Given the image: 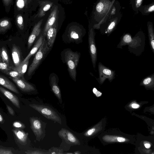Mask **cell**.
Instances as JSON below:
<instances>
[{"label":"cell","mask_w":154,"mask_h":154,"mask_svg":"<svg viewBox=\"0 0 154 154\" xmlns=\"http://www.w3.org/2000/svg\"><path fill=\"white\" fill-rule=\"evenodd\" d=\"M11 55L15 67L18 66L22 62L21 53L19 48L13 44L11 50Z\"/></svg>","instance_id":"cell-13"},{"label":"cell","mask_w":154,"mask_h":154,"mask_svg":"<svg viewBox=\"0 0 154 154\" xmlns=\"http://www.w3.org/2000/svg\"><path fill=\"white\" fill-rule=\"evenodd\" d=\"M10 23L7 20H4L0 22V32L7 29L9 27Z\"/></svg>","instance_id":"cell-27"},{"label":"cell","mask_w":154,"mask_h":154,"mask_svg":"<svg viewBox=\"0 0 154 154\" xmlns=\"http://www.w3.org/2000/svg\"><path fill=\"white\" fill-rule=\"evenodd\" d=\"M111 2L109 0H101L98 3L96 7L97 14L102 15L110 9Z\"/></svg>","instance_id":"cell-10"},{"label":"cell","mask_w":154,"mask_h":154,"mask_svg":"<svg viewBox=\"0 0 154 154\" xmlns=\"http://www.w3.org/2000/svg\"><path fill=\"white\" fill-rule=\"evenodd\" d=\"M154 82V75L149 76L144 79L142 84L144 85H152Z\"/></svg>","instance_id":"cell-29"},{"label":"cell","mask_w":154,"mask_h":154,"mask_svg":"<svg viewBox=\"0 0 154 154\" xmlns=\"http://www.w3.org/2000/svg\"><path fill=\"white\" fill-rule=\"evenodd\" d=\"M131 36L128 34L125 35L123 37L121 44L125 45L130 43L132 41Z\"/></svg>","instance_id":"cell-30"},{"label":"cell","mask_w":154,"mask_h":154,"mask_svg":"<svg viewBox=\"0 0 154 154\" xmlns=\"http://www.w3.org/2000/svg\"><path fill=\"white\" fill-rule=\"evenodd\" d=\"M0 85L16 93L19 94L18 90L14 84L7 78L1 75H0Z\"/></svg>","instance_id":"cell-16"},{"label":"cell","mask_w":154,"mask_h":154,"mask_svg":"<svg viewBox=\"0 0 154 154\" xmlns=\"http://www.w3.org/2000/svg\"><path fill=\"white\" fill-rule=\"evenodd\" d=\"M57 7L55 6L51 11L48 20L44 27L43 35L45 37L48 29L52 26L54 24L57 18Z\"/></svg>","instance_id":"cell-9"},{"label":"cell","mask_w":154,"mask_h":154,"mask_svg":"<svg viewBox=\"0 0 154 154\" xmlns=\"http://www.w3.org/2000/svg\"><path fill=\"white\" fill-rule=\"evenodd\" d=\"M4 121L3 118L0 113V122L2 123Z\"/></svg>","instance_id":"cell-44"},{"label":"cell","mask_w":154,"mask_h":154,"mask_svg":"<svg viewBox=\"0 0 154 154\" xmlns=\"http://www.w3.org/2000/svg\"><path fill=\"white\" fill-rule=\"evenodd\" d=\"M17 141L20 143L25 145L27 143L28 133L21 129H14L12 130Z\"/></svg>","instance_id":"cell-14"},{"label":"cell","mask_w":154,"mask_h":154,"mask_svg":"<svg viewBox=\"0 0 154 154\" xmlns=\"http://www.w3.org/2000/svg\"><path fill=\"white\" fill-rule=\"evenodd\" d=\"M25 153L27 154H48V152H44L39 150H28L25 152Z\"/></svg>","instance_id":"cell-34"},{"label":"cell","mask_w":154,"mask_h":154,"mask_svg":"<svg viewBox=\"0 0 154 154\" xmlns=\"http://www.w3.org/2000/svg\"><path fill=\"white\" fill-rule=\"evenodd\" d=\"M49 152L48 154H63L62 150L58 149L57 148H54L52 149L49 150Z\"/></svg>","instance_id":"cell-35"},{"label":"cell","mask_w":154,"mask_h":154,"mask_svg":"<svg viewBox=\"0 0 154 154\" xmlns=\"http://www.w3.org/2000/svg\"><path fill=\"white\" fill-rule=\"evenodd\" d=\"M70 37L73 39H78L79 37L78 33L74 31H72L70 33Z\"/></svg>","instance_id":"cell-36"},{"label":"cell","mask_w":154,"mask_h":154,"mask_svg":"<svg viewBox=\"0 0 154 154\" xmlns=\"http://www.w3.org/2000/svg\"><path fill=\"white\" fill-rule=\"evenodd\" d=\"M117 140L119 142H123L125 141L126 139L124 137H118L117 138Z\"/></svg>","instance_id":"cell-41"},{"label":"cell","mask_w":154,"mask_h":154,"mask_svg":"<svg viewBox=\"0 0 154 154\" xmlns=\"http://www.w3.org/2000/svg\"><path fill=\"white\" fill-rule=\"evenodd\" d=\"M59 136L64 139L67 143L73 145H80L79 140L72 132L69 130L62 128L58 132Z\"/></svg>","instance_id":"cell-4"},{"label":"cell","mask_w":154,"mask_h":154,"mask_svg":"<svg viewBox=\"0 0 154 154\" xmlns=\"http://www.w3.org/2000/svg\"><path fill=\"white\" fill-rule=\"evenodd\" d=\"M39 3L40 8L37 16L38 17H43L50 9L53 5V2L50 1H40Z\"/></svg>","instance_id":"cell-17"},{"label":"cell","mask_w":154,"mask_h":154,"mask_svg":"<svg viewBox=\"0 0 154 154\" xmlns=\"http://www.w3.org/2000/svg\"><path fill=\"white\" fill-rule=\"evenodd\" d=\"M17 22L19 27L21 29H23V18L22 16H18L17 19Z\"/></svg>","instance_id":"cell-31"},{"label":"cell","mask_w":154,"mask_h":154,"mask_svg":"<svg viewBox=\"0 0 154 154\" xmlns=\"http://www.w3.org/2000/svg\"><path fill=\"white\" fill-rule=\"evenodd\" d=\"M142 14L146 15L153 12L154 11V4L152 3L148 5L141 6L139 9Z\"/></svg>","instance_id":"cell-22"},{"label":"cell","mask_w":154,"mask_h":154,"mask_svg":"<svg viewBox=\"0 0 154 154\" xmlns=\"http://www.w3.org/2000/svg\"><path fill=\"white\" fill-rule=\"evenodd\" d=\"M10 78L16 84L18 87L22 91L25 92H29L34 91L35 89L31 84L26 82L21 78Z\"/></svg>","instance_id":"cell-8"},{"label":"cell","mask_w":154,"mask_h":154,"mask_svg":"<svg viewBox=\"0 0 154 154\" xmlns=\"http://www.w3.org/2000/svg\"><path fill=\"white\" fill-rule=\"evenodd\" d=\"M43 20H41L34 26L32 33L29 36L28 42V47L29 49L36 37H37L41 32V27Z\"/></svg>","instance_id":"cell-11"},{"label":"cell","mask_w":154,"mask_h":154,"mask_svg":"<svg viewBox=\"0 0 154 154\" xmlns=\"http://www.w3.org/2000/svg\"><path fill=\"white\" fill-rule=\"evenodd\" d=\"M98 69L99 74V79L101 83H103L106 79L110 81L113 79L114 72L106 68L101 63H99L98 64Z\"/></svg>","instance_id":"cell-5"},{"label":"cell","mask_w":154,"mask_h":154,"mask_svg":"<svg viewBox=\"0 0 154 154\" xmlns=\"http://www.w3.org/2000/svg\"><path fill=\"white\" fill-rule=\"evenodd\" d=\"M30 128L36 137V140L39 139L43 133L42 123L37 117H30Z\"/></svg>","instance_id":"cell-7"},{"label":"cell","mask_w":154,"mask_h":154,"mask_svg":"<svg viewBox=\"0 0 154 154\" xmlns=\"http://www.w3.org/2000/svg\"><path fill=\"white\" fill-rule=\"evenodd\" d=\"M5 74L13 78H19L23 76L18 72L13 70L7 72Z\"/></svg>","instance_id":"cell-28"},{"label":"cell","mask_w":154,"mask_h":154,"mask_svg":"<svg viewBox=\"0 0 154 154\" xmlns=\"http://www.w3.org/2000/svg\"><path fill=\"white\" fill-rule=\"evenodd\" d=\"M143 0H131V3L133 9L138 12L140 7L142 6Z\"/></svg>","instance_id":"cell-25"},{"label":"cell","mask_w":154,"mask_h":154,"mask_svg":"<svg viewBox=\"0 0 154 154\" xmlns=\"http://www.w3.org/2000/svg\"><path fill=\"white\" fill-rule=\"evenodd\" d=\"M118 17H116L112 19L106 29L107 32L110 33L115 27L118 21Z\"/></svg>","instance_id":"cell-24"},{"label":"cell","mask_w":154,"mask_h":154,"mask_svg":"<svg viewBox=\"0 0 154 154\" xmlns=\"http://www.w3.org/2000/svg\"><path fill=\"white\" fill-rule=\"evenodd\" d=\"M79 54L78 53L70 50L67 51L65 54V59L69 72L71 77L75 81H76V68L79 62Z\"/></svg>","instance_id":"cell-1"},{"label":"cell","mask_w":154,"mask_h":154,"mask_svg":"<svg viewBox=\"0 0 154 154\" xmlns=\"http://www.w3.org/2000/svg\"><path fill=\"white\" fill-rule=\"evenodd\" d=\"M50 48L48 45L47 41L44 38L41 45L35 54L32 63L29 68L27 72L28 76L30 75L36 69Z\"/></svg>","instance_id":"cell-2"},{"label":"cell","mask_w":154,"mask_h":154,"mask_svg":"<svg viewBox=\"0 0 154 154\" xmlns=\"http://www.w3.org/2000/svg\"><path fill=\"white\" fill-rule=\"evenodd\" d=\"M90 53L94 68H95L97 60V49L94 42V31L92 28L90 30L88 37Z\"/></svg>","instance_id":"cell-6"},{"label":"cell","mask_w":154,"mask_h":154,"mask_svg":"<svg viewBox=\"0 0 154 154\" xmlns=\"http://www.w3.org/2000/svg\"><path fill=\"white\" fill-rule=\"evenodd\" d=\"M81 153V152L79 151H75L74 153L75 154H80Z\"/></svg>","instance_id":"cell-45"},{"label":"cell","mask_w":154,"mask_h":154,"mask_svg":"<svg viewBox=\"0 0 154 154\" xmlns=\"http://www.w3.org/2000/svg\"><path fill=\"white\" fill-rule=\"evenodd\" d=\"M93 93L96 95L97 97H100L102 94V93L99 91H98L95 88H93Z\"/></svg>","instance_id":"cell-40"},{"label":"cell","mask_w":154,"mask_h":154,"mask_svg":"<svg viewBox=\"0 0 154 154\" xmlns=\"http://www.w3.org/2000/svg\"><path fill=\"white\" fill-rule=\"evenodd\" d=\"M29 62V60L22 62L17 67H13L12 70L18 72L23 76L27 70Z\"/></svg>","instance_id":"cell-21"},{"label":"cell","mask_w":154,"mask_h":154,"mask_svg":"<svg viewBox=\"0 0 154 154\" xmlns=\"http://www.w3.org/2000/svg\"><path fill=\"white\" fill-rule=\"evenodd\" d=\"M148 34L151 46L154 52V34L152 23L149 21L147 23Z\"/></svg>","instance_id":"cell-20"},{"label":"cell","mask_w":154,"mask_h":154,"mask_svg":"<svg viewBox=\"0 0 154 154\" xmlns=\"http://www.w3.org/2000/svg\"><path fill=\"white\" fill-rule=\"evenodd\" d=\"M95 129L94 128H92L88 130L84 134L85 136H89L91 135L95 131Z\"/></svg>","instance_id":"cell-38"},{"label":"cell","mask_w":154,"mask_h":154,"mask_svg":"<svg viewBox=\"0 0 154 154\" xmlns=\"http://www.w3.org/2000/svg\"><path fill=\"white\" fill-rule=\"evenodd\" d=\"M132 107L134 108H137L139 107V105L138 104L133 103L131 105Z\"/></svg>","instance_id":"cell-42"},{"label":"cell","mask_w":154,"mask_h":154,"mask_svg":"<svg viewBox=\"0 0 154 154\" xmlns=\"http://www.w3.org/2000/svg\"><path fill=\"white\" fill-rule=\"evenodd\" d=\"M6 106L9 113L11 115L14 116V112L13 109L8 105H7Z\"/></svg>","instance_id":"cell-39"},{"label":"cell","mask_w":154,"mask_h":154,"mask_svg":"<svg viewBox=\"0 0 154 154\" xmlns=\"http://www.w3.org/2000/svg\"><path fill=\"white\" fill-rule=\"evenodd\" d=\"M0 91L9 99L16 107L18 108H20L19 100L17 96L1 86Z\"/></svg>","instance_id":"cell-12"},{"label":"cell","mask_w":154,"mask_h":154,"mask_svg":"<svg viewBox=\"0 0 154 154\" xmlns=\"http://www.w3.org/2000/svg\"><path fill=\"white\" fill-rule=\"evenodd\" d=\"M145 147L146 148H149L151 146V145L149 143H146L144 145Z\"/></svg>","instance_id":"cell-43"},{"label":"cell","mask_w":154,"mask_h":154,"mask_svg":"<svg viewBox=\"0 0 154 154\" xmlns=\"http://www.w3.org/2000/svg\"><path fill=\"white\" fill-rule=\"evenodd\" d=\"M4 1L5 0L6 1H7L8 0H4Z\"/></svg>","instance_id":"cell-47"},{"label":"cell","mask_w":154,"mask_h":154,"mask_svg":"<svg viewBox=\"0 0 154 154\" xmlns=\"http://www.w3.org/2000/svg\"><path fill=\"white\" fill-rule=\"evenodd\" d=\"M14 153L9 149L0 147V154H13Z\"/></svg>","instance_id":"cell-33"},{"label":"cell","mask_w":154,"mask_h":154,"mask_svg":"<svg viewBox=\"0 0 154 154\" xmlns=\"http://www.w3.org/2000/svg\"><path fill=\"white\" fill-rule=\"evenodd\" d=\"M44 38L43 35H41L28 54L22 62H24L27 60H29L30 57L37 52L38 50L41 45L43 42Z\"/></svg>","instance_id":"cell-18"},{"label":"cell","mask_w":154,"mask_h":154,"mask_svg":"<svg viewBox=\"0 0 154 154\" xmlns=\"http://www.w3.org/2000/svg\"><path fill=\"white\" fill-rule=\"evenodd\" d=\"M29 106L47 119L61 125L60 118L57 113L51 108L43 105L35 104H30Z\"/></svg>","instance_id":"cell-3"},{"label":"cell","mask_w":154,"mask_h":154,"mask_svg":"<svg viewBox=\"0 0 154 154\" xmlns=\"http://www.w3.org/2000/svg\"><path fill=\"white\" fill-rule=\"evenodd\" d=\"M25 1L24 0H18L17 2V5L20 9L23 8L25 6Z\"/></svg>","instance_id":"cell-37"},{"label":"cell","mask_w":154,"mask_h":154,"mask_svg":"<svg viewBox=\"0 0 154 154\" xmlns=\"http://www.w3.org/2000/svg\"><path fill=\"white\" fill-rule=\"evenodd\" d=\"M0 61L5 62L9 64V58L7 51L4 47L0 49Z\"/></svg>","instance_id":"cell-23"},{"label":"cell","mask_w":154,"mask_h":154,"mask_svg":"<svg viewBox=\"0 0 154 154\" xmlns=\"http://www.w3.org/2000/svg\"><path fill=\"white\" fill-rule=\"evenodd\" d=\"M13 125L15 128L21 129H24L25 128V125L19 121L14 122L13 124Z\"/></svg>","instance_id":"cell-32"},{"label":"cell","mask_w":154,"mask_h":154,"mask_svg":"<svg viewBox=\"0 0 154 154\" xmlns=\"http://www.w3.org/2000/svg\"><path fill=\"white\" fill-rule=\"evenodd\" d=\"M57 33V29L55 25H53L48 30L46 36L48 46L51 48L54 42Z\"/></svg>","instance_id":"cell-15"},{"label":"cell","mask_w":154,"mask_h":154,"mask_svg":"<svg viewBox=\"0 0 154 154\" xmlns=\"http://www.w3.org/2000/svg\"><path fill=\"white\" fill-rule=\"evenodd\" d=\"M13 67L10 66L9 64L5 62L0 61V70L3 73L12 69Z\"/></svg>","instance_id":"cell-26"},{"label":"cell","mask_w":154,"mask_h":154,"mask_svg":"<svg viewBox=\"0 0 154 154\" xmlns=\"http://www.w3.org/2000/svg\"><path fill=\"white\" fill-rule=\"evenodd\" d=\"M66 154H73V153H66Z\"/></svg>","instance_id":"cell-46"},{"label":"cell","mask_w":154,"mask_h":154,"mask_svg":"<svg viewBox=\"0 0 154 154\" xmlns=\"http://www.w3.org/2000/svg\"><path fill=\"white\" fill-rule=\"evenodd\" d=\"M51 87L52 91L57 98L60 103H62V98L60 91L56 81L55 76H53L51 79Z\"/></svg>","instance_id":"cell-19"}]
</instances>
